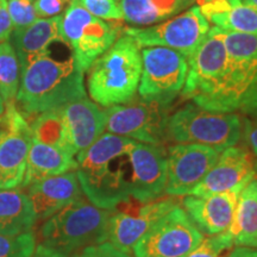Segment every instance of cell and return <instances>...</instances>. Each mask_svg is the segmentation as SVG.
<instances>
[{
	"label": "cell",
	"instance_id": "cell-1",
	"mask_svg": "<svg viewBox=\"0 0 257 257\" xmlns=\"http://www.w3.org/2000/svg\"><path fill=\"white\" fill-rule=\"evenodd\" d=\"M75 159L81 191L99 208L113 210L131 199L146 204L165 193L167 157L162 146L104 133Z\"/></svg>",
	"mask_w": 257,
	"mask_h": 257
},
{
	"label": "cell",
	"instance_id": "cell-2",
	"mask_svg": "<svg viewBox=\"0 0 257 257\" xmlns=\"http://www.w3.org/2000/svg\"><path fill=\"white\" fill-rule=\"evenodd\" d=\"M83 74L73 56L57 60L49 51L21 69L15 102L25 114L59 110L70 102L87 98Z\"/></svg>",
	"mask_w": 257,
	"mask_h": 257
},
{
	"label": "cell",
	"instance_id": "cell-3",
	"mask_svg": "<svg viewBox=\"0 0 257 257\" xmlns=\"http://www.w3.org/2000/svg\"><path fill=\"white\" fill-rule=\"evenodd\" d=\"M226 70L220 87L202 107L250 115L257 111V35L224 31Z\"/></svg>",
	"mask_w": 257,
	"mask_h": 257
},
{
	"label": "cell",
	"instance_id": "cell-4",
	"mask_svg": "<svg viewBox=\"0 0 257 257\" xmlns=\"http://www.w3.org/2000/svg\"><path fill=\"white\" fill-rule=\"evenodd\" d=\"M134 38L121 34L110 49L96 59L87 78L88 94L96 104L110 107L136 96L142 75V54Z\"/></svg>",
	"mask_w": 257,
	"mask_h": 257
},
{
	"label": "cell",
	"instance_id": "cell-5",
	"mask_svg": "<svg viewBox=\"0 0 257 257\" xmlns=\"http://www.w3.org/2000/svg\"><path fill=\"white\" fill-rule=\"evenodd\" d=\"M111 213L112 210L83 199L74 201L48 218L41 230V244L69 257L86 246L106 242Z\"/></svg>",
	"mask_w": 257,
	"mask_h": 257
},
{
	"label": "cell",
	"instance_id": "cell-6",
	"mask_svg": "<svg viewBox=\"0 0 257 257\" xmlns=\"http://www.w3.org/2000/svg\"><path fill=\"white\" fill-rule=\"evenodd\" d=\"M243 118L237 113L206 110L194 102L169 114L166 140L181 144H200L223 152L242 140Z\"/></svg>",
	"mask_w": 257,
	"mask_h": 257
},
{
	"label": "cell",
	"instance_id": "cell-7",
	"mask_svg": "<svg viewBox=\"0 0 257 257\" xmlns=\"http://www.w3.org/2000/svg\"><path fill=\"white\" fill-rule=\"evenodd\" d=\"M123 30L124 28L117 22L94 17L83 8L80 0H70L61 21L64 44L70 47L76 66L83 73L113 46Z\"/></svg>",
	"mask_w": 257,
	"mask_h": 257
},
{
	"label": "cell",
	"instance_id": "cell-8",
	"mask_svg": "<svg viewBox=\"0 0 257 257\" xmlns=\"http://www.w3.org/2000/svg\"><path fill=\"white\" fill-rule=\"evenodd\" d=\"M142 54V75L138 96L146 101L170 106L181 94L188 73V59L166 47H146Z\"/></svg>",
	"mask_w": 257,
	"mask_h": 257
},
{
	"label": "cell",
	"instance_id": "cell-9",
	"mask_svg": "<svg viewBox=\"0 0 257 257\" xmlns=\"http://www.w3.org/2000/svg\"><path fill=\"white\" fill-rule=\"evenodd\" d=\"M211 29L210 22L197 5L174 17L146 28H124L123 32L134 38L141 48L166 47L178 50L189 59Z\"/></svg>",
	"mask_w": 257,
	"mask_h": 257
},
{
	"label": "cell",
	"instance_id": "cell-10",
	"mask_svg": "<svg viewBox=\"0 0 257 257\" xmlns=\"http://www.w3.org/2000/svg\"><path fill=\"white\" fill-rule=\"evenodd\" d=\"M226 63L224 30L211 27L206 37L188 59V73L181 95L202 107L220 87Z\"/></svg>",
	"mask_w": 257,
	"mask_h": 257
},
{
	"label": "cell",
	"instance_id": "cell-11",
	"mask_svg": "<svg viewBox=\"0 0 257 257\" xmlns=\"http://www.w3.org/2000/svg\"><path fill=\"white\" fill-rule=\"evenodd\" d=\"M168 107L135 96L126 104L106 107L105 128L110 134L141 143L162 146L166 140Z\"/></svg>",
	"mask_w": 257,
	"mask_h": 257
},
{
	"label": "cell",
	"instance_id": "cell-12",
	"mask_svg": "<svg viewBox=\"0 0 257 257\" xmlns=\"http://www.w3.org/2000/svg\"><path fill=\"white\" fill-rule=\"evenodd\" d=\"M204 239L178 204L161 217L136 243L135 257H187Z\"/></svg>",
	"mask_w": 257,
	"mask_h": 257
},
{
	"label": "cell",
	"instance_id": "cell-13",
	"mask_svg": "<svg viewBox=\"0 0 257 257\" xmlns=\"http://www.w3.org/2000/svg\"><path fill=\"white\" fill-rule=\"evenodd\" d=\"M32 142L31 127L15 102L5 104L0 115V189L22 185Z\"/></svg>",
	"mask_w": 257,
	"mask_h": 257
},
{
	"label": "cell",
	"instance_id": "cell-14",
	"mask_svg": "<svg viewBox=\"0 0 257 257\" xmlns=\"http://www.w3.org/2000/svg\"><path fill=\"white\" fill-rule=\"evenodd\" d=\"M219 150L200 144H174L166 150L167 185L172 197L189 195L219 159Z\"/></svg>",
	"mask_w": 257,
	"mask_h": 257
},
{
	"label": "cell",
	"instance_id": "cell-15",
	"mask_svg": "<svg viewBox=\"0 0 257 257\" xmlns=\"http://www.w3.org/2000/svg\"><path fill=\"white\" fill-rule=\"evenodd\" d=\"M253 166L255 157L244 144L227 148L220 153L216 165L191 194L210 195L230 191L240 192L253 179Z\"/></svg>",
	"mask_w": 257,
	"mask_h": 257
},
{
	"label": "cell",
	"instance_id": "cell-16",
	"mask_svg": "<svg viewBox=\"0 0 257 257\" xmlns=\"http://www.w3.org/2000/svg\"><path fill=\"white\" fill-rule=\"evenodd\" d=\"M176 205L178 202L173 199H166L146 202L137 210H112L107 224V240L121 251L131 253L150 227Z\"/></svg>",
	"mask_w": 257,
	"mask_h": 257
},
{
	"label": "cell",
	"instance_id": "cell-17",
	"mask_svg": "<svg viewBox=\"0 0 257 257\" xmlns=\"http://www.w3.org/2000/svg\"><path fill=\"white\" fill-rule=\"evenodd\" d=\"M238 191L210 195H186L182 208L194 226L206 236H217L229 231L233 223Z\"/></svg>",
	"mask_w": 257,
	"mask_h": 257
},
{
	"label": "cell",
	"instance_id": "cell-18",
	"mask_svg": "<svg viewBox=\"0 0 257 257\" xmlns=\"http://www.w3.org/2000/svg\"><path fill=\"white\" fill-rule=\"evenodd\" d=\"M60 112L75 157L88 149L105 133L104 110L87 98L63 106Z\"/></svg>",
	"mask_w": 257,
	"mask_h": 257
},
{
	"label": "cell",
	"instance_id": "cell-19",
	"mask_svg": "<svg viewBox=\"0 0 257 257\" xmlns=\"http://www.w3.org/2000/svg\"><path fill=\"white\" fill-rule=\"evenodd\" d=\"M28 197L37 219H48L72 202L82 199L75 170L50 176L29 186Z\"/></svg>",
	"mask_w": 257,
	"mask_h": 257
},
{
	"label": "cell",
	"instance_id": "cell-20",
	"mask_svg": "<svg viewBox=\"0 0 257 257\" xmlns=\"http://www.w3.org/2000/svg\"><path fill=\"white\" fill-rule=\"evenodd\" d=\"M62 15L51 18H38L35 23L22 30H14L10 42L17 54L21 69L38 56L49 53V47L63 42L61 35Z\"/></svg>",
	"mask_w": 257,
	"mask_h": 257
},
{
	"label": "cell",
	"instance_id": "cell-21",
	"mask_svg": "<svg viewBox=\"0 0 257 257\" xmlns=\"http://www.w3.org/2000/svg\"><path fill=\"white\" fill-rule=\"evenodd\" d=\"M199 10L214 27L224 31L257 35V8L240 0H195Z\"/></svg>",
	"mask_w": 257,
	"mask_h": 257
},
{
	"label": "cell",
	"instance_id": "cell-22",
	"mask_svg": "<svg viewBox=\"0 0 257 257\" xmlns=\"http://www.w3.org/2000/svg\"><path fill=\"white\" fill-rule=\"evenodd\" d=\"M78 162L69 153L32 138L27 170L22 187H29L41 180L76 170Z\"/></svg>",
	"mask_w": 257,
	"mask_h": 257
},
{
	"label": "cell",
	"instance_id": "cell-23",
	"mask_svg": "<svg viewBox=\"0 0 257 257\" xmlns=\"http://www.w3.org/2000/svg\"><path fill=\"white\" fill-rule=\"evenodd\" d=\"M195 0H120L124 21L134 27H150L181 14Z\"/></svg>",
	"mask_w": 257,
	"mask_h": 257
},
{
	"label": "cell",
	"instance_id": "cell-24",
	"mask_svg": "<svg viewBox=\"0 0 257 257\" xmlns=\"http://www.w3.org/2000/svg\"><path fill=\"white\" fill-rule=\"evenodd\" d=\"M229 231L237 248H257V179L250 180L240 191Z\"/></svg>",
	"mask_w": 257,
	"mask_h": 257
},
{
	"label": "cell",
	"instance_id": "cell-25",
	"mask_svg": "<svg viewBox=\"0 0 257 257\" xmlns=\"http://www.w3.org/2000/svg\"><path fill=\"white\" fill-rule=\"evenodd\" d=\"M37 217L28 194L0 189V234L17 236L31 231Z\"/></svg>",
	"mask_w": 257,
	"mask_h": 257
},
{
	"label": "cell",
	"instance_id": "cell-26",
	"mask_svg": "<svg viewBox=\"0 0 257 257\" xmlns=\"http://www.w3.org/2000/svg\"><path fill=\"white\" fill-rule=\"evenodd\" d=\"M30 127L34 140L60 148V149L73 155L66 125H64L63 118L61 115L60 108L37 114L36 119L32 121Z\"/></svg>",
	"mask_w": 257,
	"mask_h": 257
},
{
	"label": "cell",
	"instance_id": "cell-27",
	"mask_svg": "<svg viewBox=\"0 0 257 257\" xmlns=\"http://www.w3.org/2000/svg\"><path fill=\"white\" fill-rule=\"evenodd\" d=\"M21 82V66L11 42L0 43V95L5 104L16 101Z\"/></svg>",
	"mask_w": 257,
	"mask_h": 257
},
{
	"label": "cell",
	"instance_id": "cell-28",
	"mask_svg": "<svg viewBox=\"0 0 257 257\" xmlns=\"http://www.w3.org/2000/svg\"><path fill=\"white\" fill-rule=\"evenodd\" d=\"M36 249V239L31 231L5 236L0 234V257H32Z\"/></svg>",
	"mask_w": 257,
	"mask_h": 257
},
{
	"label": "cell",
	"instance_id": "cell-29",
	"mask_svg": "<svg viewBox=\"0 0 257 257\" xmlns=\"http://www.w3.org/2000/svg\"><path fill=\"white\" fill-rule=\"evenodd\" d=\"M233 246L230 231L217 236H208L187 255V257H224V253Z\"/></svg>",
	"mask_w": 257,
	"mask_h": 257
},
{
	"label": "cell",
	"instance_id": "cell-30",
	"mask_svg": "<svg viewBox=\"0 0 257 257\" xmlns=\"http://www.w3.org/2000/svg\"><path fill=\"white\" fill-rule=\"evenodd\" d=\"M12 29L22 30L37 21L35 0H8Z\"/></svg>",
	"mask_w": 257,
	"mask_h": 257
},
{
	"label": "cell",
	"instance_id": "cell-31",
	"mask_svg": "<svg viewBox=\"0 0 257 257\" xmlns=\"http://www.w3.org/2000/svg\"><path fill=\"white\" fill-rule=\"evenodd\" d=\"M80 3L96 18L114 22L124 19L120 4L117 0H80Z\"/></svg>",
	"mask_w": 257,
	"mask_h": 257
},
{
	"label": "cell",
	"instance_id": "cell-32",
	"mask_svg": "<svg viewBox=\"0 0 257 257\" xmlns=\"http://www.w3.org/2000/svg\"><path fill=\"white\" fill-rule=\"evenodd\" d=\"M69 257H133L130 253L124 252L115 248L110 242H102L94 245H89L80 251L73 253Z\"/></svg>",
	"mask_w": 257,
	"mask_h": 257
},
{
	"label": "cell",
	"instance_id": "cell-33",
	"mask_svg": "<svg viewBox=\"0 0 257 257\" xmlns=\"http://www.w3.org/2000/svg\"><path fill=\"white\" fill-rule=\"evenodd\" d=\"M242 140L244 146L257 159V111L250 115H244Z\"/></svg>",
	"mask_w": 257,
	"mask_h": 257
},
{
	"label": "cell",
	"instance_id": "cell-34",
	"mask_svg": "<svg viewBox=\"0 0 257 257\" xmlns=\"http://www.w3.org/2000/svg\"><path fill=\"white\" fill-rule=\"evenodd\" d=\"M70 0H35V10L38 18H51L63 15Z\"/></svg>",
	"mask_w": 257,
	"mask_h": 257
},
{
	"label": "cell",
	"instance_id": "cell-35",
	"mask_svg": "<svg viewBox=\"0 0 257 257\" xmlns=\"http://www.w3.org/2000/svg\"><path fill=\"white\" fill-rule=\"evenodd\" d=\"M12 31L14 29L9 14L8 0H0V43L9 41Z\"/></svg>",
	"mask_w": 257,
	"mask_h": 257
},
{
	"label": "cell",
	"instance_id": "cell-36",
	"mask_svg": "<svg viewBox=\"0 0 257 257\" xmlns=\"http://www.w3.org/2000/svg\"><path fill=\"white\" fill-rule=\"evenodd\" d=\"M32 257H67L62 255V253L56 251V250H53L48 246L43 245V244H40V245L36 246L35 249V252Z\"/></svg>",
	"mask_w": 257,
	"mask_h": 257
},
{
	"label": "cell",
	"instance_id": "cell-37",
	"mask_svg": "<svg viewBox=\"0 0 257 257\" xmlns=\"http://www.w3.org/2000/svg\"><path fill=\"white\" fill-rule=\"evenodd\" d=\"M237 257H257V250L249 248H237L233 250Z\"/></svg>",
	"mask_w": 257,
	"mask_h": 257
},
{
	"label": "cell",
	"instance_id": "cell-38",
	"mask_svg": "<svg viewBox=\"0 0 257 257\" xmlns=\"http://www.w3.org/2000/svg\"><path fill=\"white\" fill-rule=\"evenodd\" d=\"M243 4L253 6V8H257V0H240Z\"/></svg>",
	"mask_w": 257,
	"mask_h": 257
},
{
	"label": "cell",
	"instance_id": "cell-39",
	"mask_svg": "<svg viewBox=\"0 0 257 257\" xmlns=\"http://www.w3.org/2000/svg\"><path fill=\"white\" fill-rule=\"evenodd\" d=\"M4 111H5V102L3 100L2 95H0V115L4 113Z\"/></svg>",
	"mask_w": 257,
	"mask_h": 257
},
{
	"label": "cell",
	"instance_id": "cell-40",
	"mask_svg": "<svg viewBox=\"0 0 257 257\" xmlns=\"http://www.w3.org/2000/svg\"><path fill=\"white\" fill-rule=\"evenodd\" d=\"M253 178L257 179V161H255V166H253Z\"/></svg>",
	"mask_w": 257,
	"mask_h": 257
},
{
	"label": "cell",
	"instance_id": "cell-41",
	"mask_svg": "<svg viewBox=\"0 0 257 257\" xmlns=\"http://www.w3.org/2000/svg\"><path fill=\"white\" fill-rule=\"evenodd\" d=\"M227 257H237V256H236V255H234V252L232 251V252H231V253H230V255H229V256H227Z\"/></svg>",
	"mask_w": 257,
	"mask_h": 257
},
{
	"label": "cell",
	"instance_id": "cell-42",
	"mask_svg": "<svg viewBox=\"0 0 257 257\" xmlns=\"http://www.w3.org/2000/svg\"><path fill=\"white\" fill-rule=\"evenodd\" d=\"M117 2H120V0H117Z\"/></svg>",
	"mask_w": 257,
	"mask_h": 257
}]
</instances>
